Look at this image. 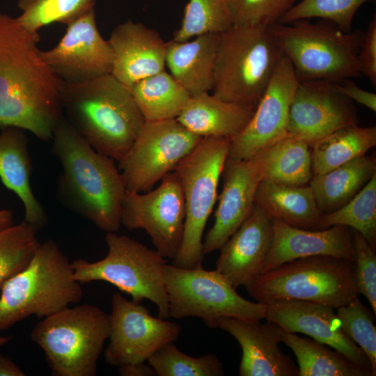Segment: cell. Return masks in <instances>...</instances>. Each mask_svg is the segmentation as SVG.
<instances>
[{
	"mask_svg": "<svg viewBox=\"0 0 376 376\" xmlns=\"http://www.w3.org/2000/svg\"><path fill=\"white\" fill-rule=\"evenodd\" d=\"M38 33L0 11V129L14 127L42 141L62 120L63 81L43 61Z\"/></svg>",
	"mask_w": 376,
	"mask_h": 376,
	"instance_id": "6da1fadb",
	"label": "cell"
},
{
	"mask_svg": "<svg viewBox=\"0 0 376 376\" xmlns=\"http://www.w3.org/2000/svg\"><path fill=\"white\" fill-rule=\"evenodd\" d=\"M52 139V154L62 168L57 187L60 200L98 228L116 233L122 225L126 189L115 160L97 152L63 118Z\"/></svg>",
	"mask_w": 376,
	"mask_h": 376,
	"instance_id": "7a4b0ae2",
	"label": "cell"
},
{
	"mask_svg": "<svg viewBox=\"0 0 376 376\" xmlns=\"http://www.w3.org/2000/svg\"><path fill=\"white\" fill-rule=\"evenodd\" d=\"M62 107L84 139L117 162L146 123L129 88L111 74L81 83L64 82Z\"/></svg>",
	"mask_w": 376,
	"mask_h": 376,
	"instance_id": "3957f363",
	"label": "cell"
},
{
	"mask_svg": "<svg viewBox=\"0 0 376 376\" xmlns=\"http://www.w3.org/2000/svg\"><path fill=\"white\" fill-rule=\"evenodd\" d=\"M0 290V331L30 315L49 316L83 296L72 263L52 240L40 243L28 265Z\"/></svg>",
	"mask_w": 376,
	"mask_h": 376,
	"instance_id": "277c9868",
	"label": "cell"
},
{
	"mask_svg": "<svg viewBox=\"0 0 376 376\" xmlns=\"http://www.w3.org/2000/svg\"><path fill=\"white\" fill-rule=\"evenodd\" d=\"M299 81L340 82L361 75L358 52L363 31L345 32L324 19H302L269 27Z\"/></svg>",
	"mask_w": 376,
	"mask_h": 376,
	"instance_id": "5b68a950",
	"label": "cell"
},
{
	"mask_svg": "<svg viewBox=\"0 0 376 376\" xmlns=\"http://www.w3.org/2000/svg\"><path fill=\"white\" fill-rule=\"evenodd\" d=\"M282 55L269 28L233 24L219 36L212 94L255 110Z\"/></svg>",
	"mask_w": 376,
	"mask_h": 376,
	"instance_id": "8992f818",
	"label": "cell"
},
{
	"mask_svg": "<svg viewBox=\"0 0 376 376\" xmlns=\"http://www.w3.org/2000/svg\"><path fill=\"white\" fill-rule=\"evenodd\" d=\"M244 288L260 303L300 299L334 308L347 304L360 295L354 260L322 255L285 263L261 273Z\"/></svg>",
	"mask_w": 376,
	"mask_h": 376,
	"instance_id": "52a82bcc",
	"label": "cell"
},
{
	"mask_svg": "<svg viewBox=\"0 0 376 376\" xmlns=\"http://www.w3.org/2000/svg\"><path fill=\"white\" fill-rule=\"evenodd\" d=\"M110 317L100 307H66L41 319L31 332L54 376H95L108 340Z\"/></svg>",
	"mask_w": 376,
	"mask_h": 376,
	"instance_id": "ba28073f",
	"label": "cell"
},
{
	"mask_svg": "<svg viewBox=\"0 0 376 376\" xmlns=\"http://www.w3.org/2000/svg\"><path fill=\"white\" fill-rule=\"evenodd\" d=\"M105 241L108 253L102 260L72 262L75 279L81 285L95 281L107 282L130 295L136 303L144 299L152 302L159 318H169L164 258L155 249L127 235L107 233Z\"/></svg>",
	"mask_w": 376,
	"mask_h": 376,
	"instance_id": "9c48e42d",
	"label": "cell"
},
{
	"mask_svg": "<svg viewBox=\"0 0 376 376\" xmlns=\"http://www.w3.org/2000/svg\"><path fill=\"white\" fill-rule=\"evenodd\" d=\"M231 139L203 137L175 167L183 191L185 220L180 250L172 265L202 266L203 233L217 200V187L228 157Z\"/></svg>",
	"mask_w": 376,
	"mask_h": 376,
	"instance_id": "30bf717a",
	"label": "cell"
},
{
	"mask_svg": "<svg viewBox=\"0 0 376 376\" xmlns=\"http://www.w3.org/2000/svg\"><path fill=\"white\" fill-rule=\"evenodd\" d=\"M165 287L169 318H199L207 327L215 329L221 318L261 321L265 317L266 304L243 298L217 271L202 266L182 268L167 264Z\"/></svg>",
	"mask_w": 376,
	"mask_h": 376,
	"instance_id": "8fae6325",
	"label": "cell"
},
{
	"mask_svg": "<svg viewBox=\"0 0 376 376\" xmlns=\"http://www.w3.org/2000/svg\"><path fill=\"white\" fill-rule=\"evenodd\" d=\"M202 138L177 119L146 121L131 148L118 162L126 191L151 189L173 171Z\"/></svg>",
	"mask_w": 376,
	"mask_h": 376,
	"instance_id": "7c38bea8",
	"label": "cell"
},
{
	"mask_svg": "<svg viewBox=\"0 0 376 376\" xmlns=\"http://www.w3.org/2000/svg\"><path fill=\"white\" fill-rule=\"evenodd\" d=\"M185 204L180 180L174 171L146 194L126 191L121 205V224L129 230L143 229L155 250L173 260L182 240Z\"/></svg>",
	"mask_w": 376,
	"mask_h": 376,
	"instance_id": "4fadbf2b",
	"label": "cell"
},
{
	"mask_svg": "<svg viewBox=\"0 0 376 376\" xmlns=\"http://www.w3.org/2000/svg\"><path fill=\"white\" fill-rule=\"evenodd\" d=\"M109 317V342L104 358L117 368L147 361L161 347L176 340L182 330L178 324L151 315L144 306L119 292L112 296Z\"/></svg>",
	"mask_w": 376,
	"mask_h": 376,
	"instance_id": "5bb4252c",
	"label": "cell"
},
{
	"mask_svg": "<svg viewBox=\"0 0 376 376\" xmlns=\"http://www.w3.org/2000/svg\"><path fill=\"white\" fill-rule=\"evenodd\" d=\"M298 82L283 54L249 123L231 139L228 157L251 159L288 135L289 107Z\"/></svg>",
	"mask_w": 376,
	"mask_h": 376,
	"instance_id": "9a60e30c",
	"label": "cell"
},
{
	"mask_svg": "<svg viewBox=\"0 0 376 376\" xmlns=\"http://www.w3.org/2000/svg\"><path fill=\"white\" fill-rule=\"evenodd\" d=\"M358 122L353 102L336 89L334 82L299 81L289 107L288 135L311 146L331 132Z\"/></svg>",
	"mask_w": 376,
	"mask_h": 376,
	"instance_id": "2e32d148",
	"label": "cell"
},
{
	"mask_svg": "<svg viewBox=\"0 0 376 376\" xmlns=\"http://www.w3.org/2000/svg\"><path fill=\"white\" fill-rule=\"evenodd\" d=\"M66 26L54 47L40 50L42 59L52 72L67 84L111 74L113 51L97 29L95 8Z\"/></svg>",
	"mask_w": 376,
	"mask_h": 376,
	"instance_id": "e0dca14e",
	"label": "cell"
},
{
	"mask_svg": "<svg viewBox=\"0 0 376 376\" xmlns=\"http://www.w3.org/2000/svg\"><path fill=\"white\" fill-rule=\"evenodd\" d=\"M266 320L288 332L306 334L340 352L355 365L372 371L368 357L343 331L333 307L300 299L275 300L266 303Z\"/></svg>",
	"mask_w": 376,
	"mask_h": 376,
	"instance_id": "ac0fdd59",
	"label": "cell"
},
{
	"mask_svg": "<svg viewBox=\"0 0 376 376\" xmlns=\"http://www.w3.org/2000/svg\"><path fill=\"white\" fill-rule=\"evenodd\" d=\"M221 176L223 189L214 222L203 240L204 256L220 249L248 217L255 205L262 171L256 157L249 159L227 157Z\"/></svg>",
	"mask_w": 376,
	"mask_h": 376,
	"instance_id": "d6986e66",
	"label": "cell"
},
{
	"mask_svg": "<svg viewBox=\"0 0 376 376\" xmlns=\"http://www.w3.org/2000/svg\"><path fill=\"white\" fill-rule=\"evenodd\" d=\"M216 327L228 332L241 347L240 376H298L297 366L280 347L281 327L274 322L221 318Z\"/></svg>",
	"mask_w": 376,
	"mask_h": 376,
	"instance_id": "ffe728a7",
	"label": "cell"
},
{
	"mask_svg": "<svg viewBox=\"0 0 376 376\" xmlns=\"http://www.w3.org/2000/svg\"><path fill=\"white\" fill-rule=\"evenodd\" d=\"M273 240L272 219L256 204L220 248L216 269L235 288L246 287L262 272Z\"/></svg>",
	"mask_w": 376,
	"mask_h": 376,
	"instance_id": "44dd1931",
	"label": "cell"
},
{
	"mask_svg": "<svg viewBox=\"0 0 376 376\" xmlns=\"http://www.w3.org/2000/svg\"><path fill=\"white\" fill-rule=\"evenodd\" d=\"M108 40L113 56L111 75L128 88L165 70L166 42L143 23L127 20L114 28Z\"/></svg>",
	"mask_w": 376,
	"mask_h": 376,
	"instance_id": "7402d4cb",
	"label": "cell"
},
{
	"mask_svg": "<svg viewBox=\"0 0 376 376\" xmlns=\"http://www.w3.org/2000/svg\"><path fill=\"white\" fill-rule=\"evenodd\" d=\"M272 244L263 272L285 263L313 256H331L354 260L351 229L333 226L322 230H307L272 219Z\"/></svg>",
	"mask_w": 376,
	"mask_h": 376,
	"instance_id": "603a6c76",
	"label": "cell"
},
{
	"mask_svg": "<svg viewBox=\"0 0 376 376\" xmlns=\"http://www.w3.org/2000/svg\"><path fill=\"white\" fill-rule=\"evenodd\" d=\"M0 133V179L22 202L24 221L38 229L47 223L45 211L31 186L32 163L24 130L8 127Z\"/></svg>",
	"mask_w": 376,
	"mask_h": 376,
	"instance_id": "cb8c5ba5",
	"label": "cell"
},
{
	"mask_svg": "<svg viewBox=\"0 0 376 376\" xmlns=\"http://www.w3.org/2000/svg\"><path fill=\"white\" fill-rule=\"evenodd\" d=\"M219 36L205 33L192 40L166 42V66L191 96L212 91Z\"/></svg>",
	"mask_w": 376,
	"mask_h": 376,
	"instance_id": "d4e9b609",
	"label": "cell"
},
{
	"mask_svg": "<svg viewBox=\"0 0 376 376\" xmlns=\"http://www.w3.org/2000/svg\"><path fill=\"white\" fill-rule=\"evenodd\" d=\"M254 110L203 93L191 96L176 118L185 127L201 137L233 139L251 119Z\"/></svg>",
	"mask_w": 376,
	"mask_h": 376,
	"instance_id": "484cf974",
	"label": "cell"
},
{
	"mask_svg": "<svg viewBox=\"0 0 376 376\" xmlns=\"http://www.w3.org/2000/svg\"><path fill=\"white\" fill-rule=\"evenodd\" d=\"M255 204L271 219H278L296 228L320 230L322 213L309 185H288L261 180L256 189Z\"/></svg>",
	"mask_w": 376,
	"mask_h": 376,
	"instance_id": "4316f807",
	"label": "cell"
},
{
	"mask_svg": "<svg viewBox=\"0 0 376 376\" xmlns=\"http://www.w3.org/2000/svg\"><path fill=\"white\" fill-rule=\"evenodd\" d=\"M376 173L375 157L366 155L321 174L309 182L322 214L337 210L348 203Z\"/></svg>",
	"mask_w": 376,
	"mask_h": 376,
	"instance_id": "83f0119b",
	"label": "cell"
},
{
	"mask_svg": "<svg viewBox=\"0 0 376 376\" xmlns=\"http://www.w3.org/2000/svg\"><path fill=\"white\" fill-rule=\"evenodd\" d=\"M311 146L287 135L256 157L262 171V180L302 186L313 178Z\"/></svg>",
	"mask_w": 376,
	"mask_h": 376,
	"instance_id": "f1b7e54d",
	"label": "cell"
},
{
	"mask_svg": "<svg viewBox=\"0 0 376 376\" xmlns=\"http://www.w3.org/2000/svg\"><path fill=\"white\" fill-rule=\"evenodd\" d=\"M281 343L295 354L298 376H374L332 347L281 328Z\"/></svg>",
	"mask_w": 376,
	"mask_h": 376,
	"instance_id": "f546056e",
	"label": "cell"
},
{
	"mask_svg": "<svg viewBox=\"0 0 376 376\" xmlns=\"http://www.w3.org/2000/svg\"><path fill=\"white\" fill-rule=\"evenodd\" d=\"M375 146V126L357 124L338 129L311 146L313 173H325L366 155Z\"/></svg>",
	"mask_w": 376,
	"mask_h": 376,
	"instance_id": "4dcf8cb0",
	"label": "cell"
},
{
	"mask_svg": "<svg viewBox=\"0 0 376 376\" xmlns=\"http://www.w3.org/2000/svg\"><path fill=\"white\" fill-rule=\"evenodd\" d=\"M129 89L146 121L176 119L191 97L165 70Z\"/></svg>",
	"mask_w": 376,
	"mask_h": 376,
	"instance_id": "1f68e13d",
	"label": "cell"
},
{
	"mask_svg": "<svg viewBox=\"0 0 376 376\" xmlns=\"http://www.w3.org/2000/svg\"><path fill=\"white\" fill-rule=\"evenodd\" d=\"M344 226L359 232L376 249V173L345 205L322 214L320 230Z\"/></svg>",
	"mask_w": 376,
	"mask_h": 376,
	"instance_id": "d6a6232c",
	"label": "cell"
},
{
	"mask_svg": "<svg viewBox=\"0 0 376 376\" xmlns=\"http://www.w3.org/2000/svg\"><path fill=\"white\" fill-rule=\"evenodd\" d=\"M96 0H18L21 15L16 17L27 31L38 33L52 23L68 25L94 9Z\"/></svg>",
	"mask_w": 376,
	"mask_h": 376,
	"instance_id": "836d02e7",
	"label": "cell"
},
{
	"mask_svg": "<svg viewBox=\"0 0 376 376\" xmlns=\"http://www.w3.org/2000/svg\"><path fill=\"white\" fill-rule=\"evenodd\" d=\"M233 24L226 0H189L173 40L184 42L205 33H221Z\"/></svg>",
	"mask_w": 376,
	"mask_h": 376,
	"instance_id": "e575fe53",
	"label": "cell"
},
{
	"mask_svg": "<svg viewBox=\"0 0 376 376\" xmlns=\"http://www.w3.org/2000/svg\"><path fill=\"white\" fill-rule=\"evenodd\" d=\"M158 376H222L224 366L213 354L198 357L181 352L169 343L157 350L147 361Z\"/></svg>",
	"mask_w": 376,
	"mask_h": 376,
	"instance_id": "d590c367",
	"label": "cell"
},
{
	"mask_svg": "<svg viewBox=\"0 0 376 376\" xmlns=\"http://www.w3.org/2000/svg\"><path fill=\"white\" fill-rule=\"evenodd\" d=\"M38 230L24 220L0 230V287L31 260L40 243Z\"/></svg>",
	"mask_w": 376,
	"mask_h": 376,
	"instance_id": "8d00e7d4",
	"label": "cell"
},
{
	"mask_svg": "<svg viewBox=\"0 0 376 376\" xmlns=\"http://www.w3.org/2000/svg\"><path fill=\"white\" fill-rule=\"evenodd\" d=\"M373 0H301L282 17L280 24L313 18L329 21L345 32L352 30L354 15L365 3Z\"/></svg>",
	"mask_w": 376,
	"mask_h": 376,
	"instance_id": "74e56055",
	"label": "cell"
},
{
	"mask_svg": "<svg viewBox=\"0 0 376 376\" xmlns=\"http://www.w3.org/2000/svg\"><path fill=\"white\" fill-rule=\"evenodd\" d=\"M336 309V313L343 331L368 357L375 375L376 328L373 313L361 303L359 297Z\"/></svg>",
	"mask_w": 376,
	"mask_h": 376,
	"instance_id": "f35d334b",
	"label": "cell"
},
{
	"mask_svg": "<svg viewBox=\"0 0 376 376\" xmlns=\"http://www.w3.org/2000/svg\"><path fill=\"white\" fill-rule=\"evenodd\" d=\"M233 24L269 28L297 0H226Z\"/></svg>",
	"mask_w": 376,
	"mask_h": 376,
	"instance_id": "ab89813d",
	"label": "cell"
},
{
	"mask_svg": "<svg viewBox=\"0 0 376 376\" xmlns=\"http://www.w3.org/2000/svg\"><path fill=\"white\" fill-rule=\"evenodd\" d=\"M354 251L355 277L358 290L368 301L376 314V254L366 240L357 231L351 230Z\"/></svg>",
	"mask_w": 376,
	"mask_h": 376,
	"instance_id": "60d3db41",
	"label": "cell"
},
{
	"mask_svg": "<svg viewBox=\"0 0 376 376\" xmlns=\"http://www.w3.org/2000/svg\"><path fill=\"white\" fill-rule=\"evenodd\" d=\"M361 75L366 76L370 84L376 86V15H373L363 31L358 52Z\"/></svg>",
	"mask_w": 376,
	"mask_h": 376,
	"instance_id": "b9f144b4",
	"label": "cell"
},
{
	"mask_svg": "<svg viewBox=\"0 0 376 376\" xmlns=\"http://www.w3.org/2000/svg\"><path fill=\"white\" fill-rule=\"evenodd\" d=\"M336 89L344 96L369 109L376 111V94L358 86L350 79L334 82Z\"/></svg>",
	"mask_w": 376,
	"mask_h": 376,
	"instance_id": "7bdbcfd3",
	"label": "cell"
},
{
	"mask_svg": "<svg viewBox=\"0 0 376 376\" xmlns=\"http://www.w3.org/2000/svg\"><path fill=\"white\" fill-rule=\"evenodd\" d=\"M121 376H155L157 375L154 368L148 363H129L118 367Z\"/></svg>",
	"mask_w": 376,
	"mask_h": 376,
	"instance_id": "ee69618b",
	"label": "cell"
},
{
	"mask_svg": "<svg viewBox=\"0 0 376 376\" xmlns=\"http://www.w3.org/2000/svg\"><path fill=\"white\" fill-rule=\"evenodd\" d=\"M24 375V372L9 357L0 354V376Z\"/></svg>",
	"mask_w": 376,
	"mask_h": 376,
	"instance_id": "f6af8a7d",
	"label": "cell"
},
{
	"mask_svg": "<svg viewBox=\"0 0 376 376\" xmlns=\"http://www.w3.org/2000/svg\"><path fill=\"white\" fill-rule=\"evenodd\" d=\"M14 224V215L11 210H0V230Z\"/></svg>",
	"mask_w": 376,
	"mask_h": 376,
	"instance_id": "bcb514c9",
	"label": "cell"
},
{
	"mask_svg": "<svg viewBox=\"0 0 376 376\" xmlns=\"http://www.w3.org/2000/svg\"><path fill=\"white\" fill-rule=\"evenodd\" d=\"M11 338L12 336H0V347L6 345Z\"/></svg>",
	"mask_w": 376,
	"mask_h": 376,
	"instance_id": "7dc6e473",
	"label": "cell"
}]
</instances>
